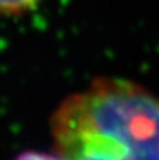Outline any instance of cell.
I'll return each instance as SVG.
<instances>
[{
	"instance_id": "6da1fadb",
	"label": "cell",
	"mask_w": 159,
	"mask_h": 160,
	"mask_svg": "<svg viewBox=\"0 0 159 160\" xmlns=\"http://www.w3.org/2000/svg\"><path fill=\"white\" fill-rule=\"evenodd\" d=\"M66 160H159V98L137 83L99 78L52 115Z\"/></svg>"
},
{
	"instance_id": "7a4b0ae2",
	"label": "cell",
	"mask_w": 159,
	"mask_h": 160,
	"mask_svg": "<svg viewBox=\"0 0 159 160\" xmlns=\"http://www.w3.org/2000/svg\"><path fill=\"white\" fill-rule=\"evenodd\" d=\"M42 0H0V17L2 16H21L31 11Z\"/></svg>"
},
{
	"instance_id": "3957f363",
	"label": "cell",
	"mask_w": 159,
	"mask_h": 160,
	"mask_svg": "<svg viewBox=\"0 0 159 160\" xmlns=\"http://www.w3.org/2000/svg\"><path fill=\"white\" fill-rule=\"evenodd\" d=\"M14 160H66L61 155H51L45 152H35V150H28L21 155H18Z\"/></svg>"
}]
</instances>
